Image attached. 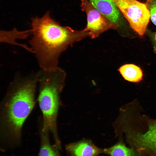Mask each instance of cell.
<instances>
[{
  "mask_svg": "<svg viewBox=\"0 0 156 156\" xmlns=\"http://www.w3.org/2000/svg\"><path fill=\"white\" fill-rule=\"evenodd\" d=\"M70 156H96L103 153V149L98 147L89 140L70 143L65 146Z\"/></svg>",
  "mask_w": 156,
  "mask_h": 156,
  "instance_id": "cell-6",
  "label": "cell"
},
{
  "mask_svg": "<svg viewBox=\"0 0 156 156\" xmlns=\"http://www.w3.org/2000/svg\"><path fill=\"white\" fill-rule=\"evenodd\" d=\"M118 70L124 78L129 81L138 82L142 80V70L135 65L125 64L121 66Z\"/></svg>",
  "mask_w": 156,
  "mask_h": 156,
  "instance_id": "cell-11",
  "label": "cell"
},
{
  "mask_svg": "<svg viewBox=\"0 0 156 156\" xmlns=\"http://www.w3.org/2000/svg\"><path fill=\"white\" fill-rule=\"evenodd\" d=\"M39 72L38 101L43 116L41 131L52 134L55 143L61 144L57 131V118L60 95L64 86L66 74L58 66Z\"/></svg>",
  "mask_w": 156,
  "mask_h": 156,
  "instance_id": "cell-3",
  "label": "cell"
},
{
  "mask_svg": "<svg viewBox=\"0 0 156 156\" xmlns=\"http://www.w3.org/2000/svg\"><path fill=\"white\" fill-rule=\"evenodd\" d=\"M96 156H99V155H96Z\"/></svg>",
  "mask_w": 156,
  "mask_h": 156,
  "instance_id": "cell-15",
  "label": "cell"
},
{
  "mask_svg": "<svg viewBox=\"0 0 156 156\" xmlns=\"http://www.w3.org/2000/svg\"><path fill=\"white\" fill-rule=\"evenodd\" d=\"M29 36L27 30L20 31L16 28L9 31L0 30V43H7L25 49L26 45L18 43L17 40L26 39Z\"/></svg>",
  "mask_w": 156,
  "mask_h": 156,
  "instance_id": "cell-9",
  "label": "cell"
},
{
  "mask_svg": "<svg viewBox=\"0 0 156 156\" xmlns=\"http://www.w3.org/2000/svg\"><path fill=\"white\" fill-rule=\"evenodd\" d=\"M128 21L131 27L140 36L145 34L150 19L145 3L137 0H113Z\"/></svg>",
  "mask_w": 156,
  "mask_h": 156,
  "instance_id": "cell-4",
  "label": "cell"
},
{
  "mask_svg": "<svg viewBox=\"0 0 156 156\" xmlns=\"http://www.w3.org/2000/svg\"><path fill=\"white\" fill-rule=\"evenodd\" d=\"M103 153L110 156H134L133 151L121 142L109 148L103 149Z\"/></svg>",
  "mask_w": 156,
  "mask_h": 156,
  "instance_id": "cell-12",
  "label": "cell"
},
{
  "mask_svg": "<svg viewBox=\"0 0 156 156\" xmlns=\"http://www.w3.org/2000/svg\"><path fill=\"white\" fill-rule=\"evenodd\" d=\"M154 50L156 53V32L154 34L153 37Z\"/></svg>",
  "mask_w": 156,
  "mask_h": 156,
  "instance_id": "cell-14",
  "label": "cell"
},
{
  "mask_svg": "<svg viewBox=\"0 0 156 156\" xmlns=\"http://www.w3.org/2000/svg\"><path fill=\"white\" fill-rule=\"evenodd\" d=\"M133 139L142 149H148L156 153V121L151 122L148 130L144 133H138Z\"/></svg>",
  "mask_w": 156,
  "mask_h": 156,
  "instance_id": "cell-8",
  "label": "cell"
},
{
  "mask_svg": "<svg viewBox=\"0 0 156 156\" xmlns=\"http://www.w3.org/2000/svg\"><path fill=\"white\" fill-rule=\"evenodd\" d=\"M49 133L41 131L40 145L38 156H61L60 151L61 148L50 143Z\"/></svg>",
  "mask_w": 156,
  "mask_h": 156,
  "instance_id": "cell-10",
  "label": "cell"
},
{
  "mask_svg": "<svg viewBox=\"0 0 156 156\" xmlns=\"http://www.w3.org/2000/svg\"><path fill=\"white\" fill-rule=\"evenodd\" d=\"M38 76V71L17 81L5 104L4 120L14 143H19L23 123L34 107Z\"/></svg>",
  "mask_w": 156,
  "mask_h": 156,
  "instance_id": "cell-2",
  "label": "cell"
},
{
  "mask_svg": "<svg viewBox=\"0 0 156 156\" xmlns=\"http://www.w3.org/2000/svg\"><path fill=\"white\" fill-rule=\"evenodd\" d=\"M82 10L87 16V24L84 30L88 31L92 39L98 37L109 29H117L118 27L100 12L89 0H81Z\"/></svg>",
  "mask_w": 156,
  "mask_h": 156,
  "instance_id": "cell-5",
  "label": "cell"
},
{
  "mask_svg": "<svg viewBox=\"0 0 156 156\" xmlns=\"http://www.w3.org/2000/svg\"><path fill=\"white\" fill-rule=\"evenodd\" d=\"M30 48L41 69L58 66L59 58L70 46L87 37L89 32L62 26L47 12L41 18L31 19Z\"/></svg>",
  "mask_w": 156,
  "mask_h": 156,
  "instance_id": "cell-1",
  "label": "cell"
},
{
  "mask_svg": "<svg viewBox=\"0 0 156 156\" xmlns=\"http://www.w3.org/2000/svg\"><path fill=\"white\" fill-rule=\"evenodd\" d=\"M94 6L110 21L119 27L120 10L113 0H89Z\"/></svg>",
  "mask_w": 156,
  "mask_h": 156,
  "instance_id": "cell-7",
  "label": "cell"
},
{
  "mask_svg": "<svg viewBox=\"0 0 156 156\" xmlns=\"http://www.w3.org/2000/svg\"><path fill=\"white\" fill-rule=\"evenodd\" d=\"M145 3L149 12L150 18L156 26V0H147Z\"/></svg>",
  "mask_w": 156,
  "mask_h": 156,
  "instance_id": "cell-13",
  "label": "cell"
}]
</instances>
